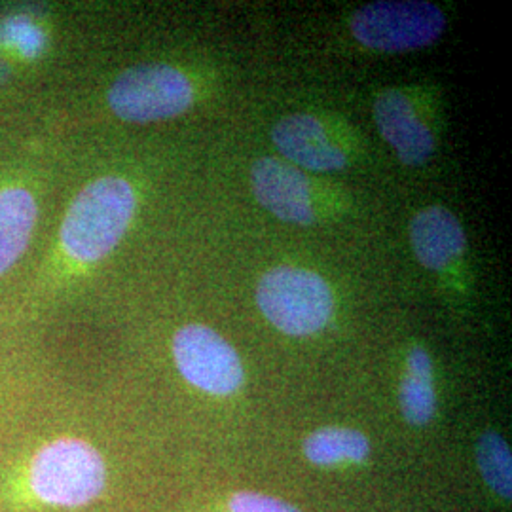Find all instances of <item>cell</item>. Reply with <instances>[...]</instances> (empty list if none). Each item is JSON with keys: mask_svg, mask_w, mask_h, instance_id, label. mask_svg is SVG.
Returning a JSON list of instances; mask_svg holds the SVG:
<instances>
[{"mask_svg": "<svg viewBox=\"0 0 512 512\" xmlns=\"http://www.w3.org/2000/svg\"><path fill=\"white\" fill-rule=\"evenodd\" d=\"M135 211L137 196L124 177L107 175L86 184L59 230L63 255L76 264L103 260L126 236Z\"/></svg>", "mask_w": 512, "mask_h": 512, "instance_id": "1", "label": "cell"}, {"mask_svg": "<svg viewBox=\"0 0 512 512\" xmlns=\"http://www.w3.org/2000/svg\"><path fill=\"white\" fill-rule=\"evenodd\" d=\"M105 461L92 444L57 439L42 446L29 467V488L40 503L52 507H82L103 492Z\"/></svg>", "mask_w": 512, "mask_h": 512, "instance_id": "2", "label": "cell"}, {"mask_svg": "<svg viewBox=\"0 0 512 512\" xmlns=\"http://www.w3.org/2000/svg\"><path fill=\"white\" fill-rule=\"evenodd\" d=\"M256 304L275 329L310 336L325 329L334 311V294L325 277L300 266H277L260 277Z\"/></svg>", "mask_w": 512, "mask_h": 512, "instance_id": "3", "label": "cell"}, {"mask_svg": "<svg viewBox=\"0 0 512 512\" xmlns=\"http://www.w3.org/2000/svg\"><path fill=\"white\" fill-rule=\"evenodd\" d=\"M349 31L370 50L399 54L427 48L446 31V16L423 0H382L353 12Z\"/></svg>", "mask_w": 512, "mask_h": 512, "instance_id": "4", "label": "cell"}, {"mask_svg": "<svg viewBox=\"0 0 512 512\" xmlns=\"http://www.w3.org/2000/svg\"><path fill=\"white\" fill-rule=\"evenodd\" d=\"M194 97L190 78L165 63H145L126 69L107 93L110 110L133 124L175 118L192 107Z\"/></svg>", "mask_w": 512, "mask_h": 512, "instance_id": "5", "label": "cell"}, {"mask_svg": "<svg viewBox=\"0 0 512 512\" xmlns=\"http://www.w3.org/2000/svg\"><path fill=\"white\" fill-rule=\"evenodd\" d=\"M173 357L188 384L211 395H232L243 384L236 349L205 325H186L173 338Z\"/></svg>", "mask_w": 512, "mask_h": 512, "instance_id": "6", "label": "cell"}, {"mask_svg": "<svg viewBox=\"0 0 512 512\" xmlns=\"http://www.w3.org/2000/svg\"><path fill=\"white\" fill-rule=\"evenodd\" d=\"M274 145L294 167L332 173L348 167L349 156L329 126L313 114H289L272 129Z\"/></svg>", "mask_w": 512, "mask_h": 512, "instance_id": "7", "label": "cell"}, {"mask_svg": "<svg viewBox=\"0 0 512 512\" xmlns=\"http://www.w3.org/2000/svg\"><path fill=\"white\" fill-rule=\"evenodd\" d=\"M251 184L258 203L277 219L293 224H313L317 220L311 181L289 162L270 156L256 160Z\"/></svg>", "mask_w": 512, "mask_h": 512, "instance_id": "8", "label": "cell"}, {"mask_svg": "<svg viewBox=\"0 0 512 512\" xmlns=\"http://www.w3.org/2000/svg\"><path fill=\"white\" fill-rule=\"evenodd\" d=\"M374 122L404 165L425 164L435 152V135L412 99L401 90H384L374 103Z\"/></svg>", "mask_w": 512, "mask_h": 512, "instance_id": "9", "label": "cell"}, {"mask_svg": "<svg viewBox=\"0 0 512 512\" xmlns=\"http://www.w3.org/2000/svg\"><path fill=\"white\" fill-rule=\"evenodd\" d=\"M410 243L423 268L440 272L463 255L467 238L450 209L431 205L416 213L410 222Z\"/></svg>", "mask_w": 512, "mask_h": 512, "instance_id": "10", "label": "cell"}, {"mask_svg": "<svg viewBox=\"0 0 512 512\" xmlns=\"http://www.w3.org/2000/svg\"><path fill=\"white\" fill-rule=\"evenodd\" d=\"M38 222V200L25 184L0 188V277L25 255Z\"/></svg>", "mask_w": 512, "mask_h": 512, "instance_id": "11", "label": "cell"}, {"mask_svg": "<svg viewBox=\"0 0 512 512\" xmlns=\"http://www.w3.org/2000/svg\"><path fill=\"white\" fill-rule=\"evenodd\" d=\"M408 372L404 376L399 403L404 420L410 425H427L437 410V395L433 384V361L429 353L414 346L408 353Z\"/></svg>", "mask_w": 512, "mask_h": 512, "instance_id": "12", "label": "cell"}, {"mask_svg": "<svg viewBox=\"0 0 512 512\" xmlns=\"http://www.w3.org/2000/svg\"><path fill=\"white\" fill-rule=\"evenodd\" d=\"M304 454L313 465L332 467L340 463H361L370 454V442L357 429L323 427L304 442Z\"/></svg>", "mask_w": 512, "mask_h": 512, "instance_id": "13", "label": "cell"}, {"mask_svg": "<svg viewBox=\"0 0 512 512\" xmlns=\"http://www.w3.org/2000/svg\"><path fill=\"white\" fill-rule=\"evenodd\" d=\"M476 463L486 484L495 494L511 499L512 495V456L509 444L495 433L486 431L476 446Z\"/></svg>", "mask_w": 512, "mask_h": 512, "instance_id": "14", "label": "cell"}, {"mask_svg": "<svg viewBox=\"0 0 512 512\" xmlns=\"http://www.w3.org/2000/svg\"><path fill=\"white\" fill-rule=\"evenodd\" d=\"M232 512H298L289 503L270 495L239 492L230 499Z\"/></svg>", "mask_w": 512, "mask_h": 512, "instance_id": "15", "label": "cell"}]
</instances>
